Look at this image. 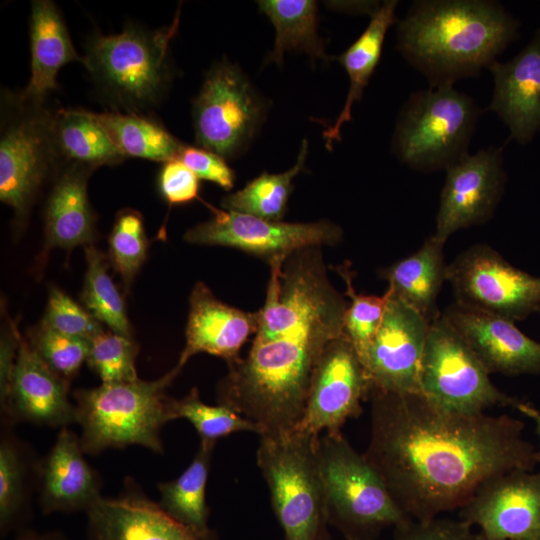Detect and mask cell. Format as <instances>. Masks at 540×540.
<instances>
[{"label":"cell","instance_id":"obj_36","mask_svg":"<svg viewBox=\"0 0 540 540\" xmlns=\"http://www.w3.org/2000/svg\"><path fill=\"white\" fill-rule=\"evenodd\" d=\"M108 260L127 290L147 256V237L142 216L132 209L117 214L108 239Z\"/></svg>","mask_w":540,"mask_h":540},{"label":"cell","instance_id":"obj_5","mask_svg":"<svg viewBox=\"0 0 540 540\" xmlns=\"http://www.w3.org/2000/svg\"><path fill=\"white\" fill-rule=\"evenodd\" d=\"M148 30L130 25L114 35H93L83 64L108 101L126 112L140 113L156 105L171 80L168 55L180 18Z\"/></svg>","mask_w":540,"mask_h":540},{"label":"cell","instance_id":"obj_10","mask_svg":"<svg viewBox=\"0 0 540 540\" xmlns=\"http://www.w3.org/2000/svg\"><path fill=\"white\" fill-rule=\"evenodd\" d=\"M489 375L441 314L430 322L419 368L421 394L464 413H482L494 406L518 409L522 401L499 390Z\"/></svg>","mask_w":540,"mask_h":540},{"label":"cell","instance_id":"obj_45","mask_svg":"<svg viewBox=\"0 0 540 540\" xmlns=\"http://www.w3.org/2000/svg\"><path fill=\"white\" fill-rule=\"evenodd\" d=\"M15 540H68L59 532H38L31 529H20Z\"/></svg>","mask_w":540,"mask_h":540},{"label":"cell","instance_id":"obj_39","mask_svg":"<svg viewBox=\"0 0 540 540\" xmlns=\"http://www.w3.org/2000/svg\"><path fill=\"white\" fill-rule=\"evenodd\" d=\"M28 343L60 377L70 382L86 362L90 341L68 336L41 323L29 333Z\"/></svg>","mask_w":540,"mask_h":540},{"label":"cell","instance_id":"obj_25","mask_svg":"<svg viewBox=\"0 0 540 540\" xmlns=\"http://www.w3.org/2000/svg\"><path fill=\"white\" fill-rule=\"evenodd\" d=\"M31 77L19 97L27 102L44 103L57 87L56 76L66 64L84 62L73 46L65 22L49 0H36L30 15Z\"/></svg>","mask_w":540,"mask_h":540},{"label":"cell","instance_id":"obj_4","mask_svg":"<svg viewBox=\"0 0 540 540\" xmlns=\"http://www.w3.org/2000/svg\"><path fill=\"white\" fill-rule=\"evenodd\" d=\"M175 365L152 381L102 383L74 392L76 423L86 454L97 455L109 448L140 445L155 453L164 452L162 427L174 420L167 388L180 373Z\"/></svg>","mask_w":540,"mask_h":540},{"label":"cell","instance_id":"obj_6","mask_svg":"<svg viewBox=\"0 0 540 540\" xmlns=\"http://www.w3.org/2000/svg\"><path fill=\"white\" fill-rule=\"evenodd\" d=\"M481 114L475 101L454 85L413 92L398 114L391 150L415 171H446L469 154Z\"/></svg>","mask_w":540,"mask_h":540},{"label":"cell","instance_id":"obj_12","mask_svg":"<svg viewBox=\"0 0 540 540\" xmlns=\"http://www.w3.org/2000/svg\"><path fill=\"white\" fill-rule=\"evenodd\" d=\"M456 301L516 322L540 313V276L526 273L487 244H475L447 265Z\"/></svg>","mask_w":540,"mask_h":540},{"label":"cell","instance_id":"obj_13","mask_svg":"<svg viewBox=\"0 0 540 540\" xmlns=\"http://www.w3.org/2000/svg\"><path fill=\"white\" fill-rule=\"evenodd\" d=\"M208 207L211 218L188 229L183 236L186 242L231 247L269 262L300 249L336 245L343 237L341 227L328 220L288 223Z\"/></svg>","mask_w":540,"mask_h":540},{"label":"cell","instance_id":"obj_47","mask_svg":"<svg viewBox=\"0 0 540 540\" xmlns=\"http://www.w3.org/2000/svg\"><path fill=\"white\" fill-rule=\"evenodd\" d=\"M342 540H354V539H347V538H343Z\"/></svg>","mask_w":540,"mask_h":540},{"label":"cell","instance_id":"obj_21","mask_svg":"<svg viewBox=\"0 0 540 540\" xmlns=\"http://www.w3.org/2000/svg\"><path fill=\"white\" fill-rule=\"evenodd\" d=\"M488 69L494 82L489 110L508 127V141L530 143L540 132V28L512 59Z\"/></svg>","mask_w":540,"mask_h":540},{"label":"cell","instance_id":"obj_7","mask_svg":"<svg viewBox=\"0 0 540 540\" xmlns=\"http://www.w3.org/2000/svg\"><path fill=\"white\" fill-rule=\"evenodd\" d=\"M316 456L329 522L343 538L374 540L385 528L411 519L398 506L377 470L342 433L320 435Z\"/></svg>","mask_w":540,"mask_h":540},{"label":"cell","instance_id":"obj_27","mask_svg":"<svg viewBox=\"0 0 540 540\" xmlns=\"http://www.w3.org/2000/svg\"><path fill=\"white\" fill-rule=\"evenodd\" d=\"M51 137L60 164H77L95 170L125 158L95 113L59 109L52 113Z\"/></svg>","mask_w":540,"mask_h":540},{"label":"cell","instance_id":"obj_1","mask_svg":"<svg viewBox=\"0 0 540 540\" xmlns=\"http://www.w3.org/2000/svg\"><path fill=\"white\" fill-rule=\"evenodd\" d=\"M369 399L364 456L411 519L461 509L492 478L539 463L523 422L509 415L453 411L419 392L372 388Z\"/></svg>","mask_w":540,"mask_h":540},{"label":"cell","instance_id":"obj_17","mask_svg":"<svg viewBox=\"0 0 540 540\" xmlns=\"http://www.w3.org/2000/svg\"><path fill=\"white\" fill-rule=\"evenodd\" d=\"M460 519L486 540H540V471L492 478L460 509Z\"/></svg>","mask_w":540,"mask_h":540},{"label":"cell","instance_id":"obj_24","mask_svg":"<svg viewBox=\"0 0 540 540\" xmlns=\"http://www.w3.org/2000/svg\"><path fill=\"white\" fill-rule=\"evenodd\" d=\"M93 171L77 164H60L46 203L44 254L54 248L70 251L93 244L96 219L87 193Z\"/></svg>","mask_w":540,"mask_h":540},{"label":"cell","instance_id":"obj_31","mask_svg":"<svg viewBox=\"0 0 540 540\" xmlns=\"http://www.w3.org/2000/svg\"><path fill=\"white\" fill-rule=\"evenodd\" d=\"M124 157L158 162L176 158L181 144L159 122L140 113H95Z\"/></svg>","mask_w":540,"mask_h":540},{"label":"cell","instance_id":"obj_26","mask_svg":"<svg viewBox=\"0 0 540 540\" xmlns=\"http://www.w3.org/2000/svg\"><path fill=\"white\" fill-rule=\"evenodd\" d=\"M444 244L431 235L416 252L381 272V277L388 282L387 291L430 322L441 314L436 301L446 281Z\"/></svg>","mask_w":540,"mask_h":540},{"label":"cell","instance_id":"obj_37","mask_svg":"<svg viewBox=\"0 0 540 540\" xmlns=\"http://www.w3.org/2000/svg\"><path fill=\"white\" fill-rule=\"evenodd\" d=\"M138 351L132 337L104 331L90 342L86 362L102 383L131 382L139 379L135 367Z\"/></svg>","mask_w":540,"mask_h":540},{"label":"cell","instance_id":"obj_3","mask_svg":"<svg viewBox=\"0 0 540 540\" xmlns=\"http://www.w3.org/2000/svg\"><path fill=\"white\" fill-rule=\"evenodd\" d=\"M520 21L494 0H417L397 26V49L429 82L477 77L520 37Z\"/></svg>","mask_w":540,"mask_h":540},{"label":"cell","instance_id":"obj_8","mask_svg":"<svg viewBox=\"0 0 540 540\" xmlns=\"http://www.w3.org/2000/svg\"><path fill=\"white\" fill-rule=\"evenodd\" d=\"M317 440L296 432L260 437L257 465L285 540H331Z\"/></svg>","mask_w":540,"mask_h":540},{"label":"cell","instance_id":"obj_20","mask_svg":"<svg viewBox=\"0 0 540 540\" xmlns=\"http://www.w3.org/2000/svg\"><path fill=\"white\" fill-rule=\"evenodd\" d=\"M69 381L56 374L18 332V352L6 399L1 403L12 422L50 427L76 423L75 405L68 397Z\"/></svg>","mask_w":540,"mask_h":540},{"label":"cell","instance_id":"obj_22","mask_svg":"<svg viewBox=\"0 0 540 540\" xmlns=\"http://www.w3.org/2000/svg\"><path fill=\"white\" fill-rule=\"evenodd\" d=\"M258 327V312H245L217 299L208 286L197 282L189 296L186 342L176 365L181 369L195 354L208 353L227 364Z\"/></svg>","mask_w":540,"mask_h":540},{"label":"cell","instance_id":"obj_43","mask_svg":"<svg viewBox=\"0 0 540 540\" xmlns=\"http://www.w3.org/2000/svg\"><path fill=\"white\" fill-rule=\"evenodd\" d=\"M199 178L180 160L171 159L163 163L159 177V190L171 205H180L199 197Z\"/></svg>","mask_w":540,"mask_h":540},{"label":"cell","instance_id":"obj_18","mask_svg":"<svg viewBox=\"0 0 540 540\" xmlns=\"http://www.w3.org/2000/svg\"><path fill=\"white\" fill-rule=\"evenodd\" d=\"M99 498L86 512V540H219L215 530L180 523L135 486Z\"/></svg>","mask_w":540,"mask_h":540},{"label":"cell","instance_id":"obj_38","mask_svg":"<svg viewBox=\"0 0 540 540\" xmlns=\"http://www.w3.org/2000/svg\"><path fill=\"white\" fill-rule=\"evenodd\" d=\"M336 271L344 279L345 294L350 298L345 314L344 332L360 356L381 325L388 296L386 292L382 296L356 293L349 263L337 266Z\"/></svg>","mask_w":540,"mask_h":540},{"label":"cell","instance_id":"obj_46","mask_svg":"<svg viewBox=\"0 0 540 540\" xmlns=\"http://www.w3.org/2000/svg\"><path fill=\"white\" fill-rule=\"evenodd\" d=\"M517 410L523 413L524 415L528 416L534 421L536 425V432L540 440V412L537 409H535L533 406L524 402H522L519 405ZM538 454H539V463H540V450L538 451Z\"/></svg>","mask_w":540,"mask_h":540},{"label":"cell","instance_id":"obj_44","mask_svg":"<svg viewBox=\"0 0 540 540\" xmlns=\"http://www.w3.org/2000/svg\"><path fill=\"white\" fill-rule=\"evenodd\" d=\"M18 332L16 324L9 321L1 334L0 344V400L6 399L18 352Z\"/></svg>","mask_w":540,"mask_h":540},{"label":"cell","instance_id":"obj_29","mask_svg":"<svg viewBox=\"0 0 540 540\" xmlns=\"http://www.w3.org/2000/svg\"><path fill=\"white\" fill-rule=\"evenodd\" d=\"M257 3L276 31L274 47L265 64L281 63L284 53L291 50L305 52L323 61L330 59L317 32L318 6L315 1L262 0Z\"/></svg>","mask_w":540,"mask_h":540},{"label":"cell","instance_id":"obj_23","mask_svg":"<svg viewBox=\"0 0 540 540\" xmlns=\"http://www.w3.org/2000/svg\"><path fill=\"white\" fill-rule=\"evenodd\" d=\"M80 437L61 428L46 457L38 464L43 513L87 510L99 499L100 480L84 458Z\"/></svg>","mask_w":540,"mask_h":540},{"label":"cell","instance_id":"obj_19","mask_svg":"<svg viewBox=\"0 0 540 540\" xmlns=\"http://www.w3.org/2000/svg\"><path fill=\"white\" fill-rule=\"evenodd\" d=\"M441 316L490 374L540 372V343L526 336L514 322L457 301L450 304Z\"/></svg>","mask_w":540,"mask_h":540},{"label":"cell","instance_id":"obj_11","mask_svg":"<svg viewBox=\"0 0 540 540\" xmlns=\"http://www.w3.org/2000/svg\"><path fill=\"white\" fill-rule=\"evenodd\" d=\"M265 105L235 64L217 62L206 74L193 103L196 143L223 158L243 152L258 132Z\"/></svg>","mask_w":540,"mask_h":540},{"label":"cell","instance_id":"obj_15","mask_svg":"<svg viewBox=\"0 0 540 540\" xmlns=\"http://www.w3.org/2000/svg\"><path fill=\"white\" fill-rule=\"evenodd\" d=\"M506 181L503 147L480 149L450 166L433 235L446 242L458 230L487 222L503 196Z\"/></svg>","mask_w":540,"mask_h":540},{"label":"cell","instance_id":"obj_34","mask_svg":"<svg viewBox=\"0 0 540 540\" xmlns=\"http://www.w3.org/2000/svg\"><path fill=\"white\" fill-rule=\"evenodd\" d=\"M28 456L12 437L0 444V534L20 528L28 510Z\"/></svg>","mask_w":540,"mask_h":540},{"label":"cell","instance_id":"obj_9","mask_svg":"<svg viewBox=\"0 0 540 540\" xmlns=\"http://www.w3.org/2000/svg\"><path fill=\"white\" fill-rule=\"evenodd\" d=\"M52 112L15 95L5 100L0 138V199L24 225L52 168L59 166L51 137Z\"/></svg>","mask_w":540,"mask_h":540},{"label":"cell","instance_id":"obj_42","mask_svg":"<svg viewBox=\"0 0 540 540\" xmlns=\"http://www.w3.org/2000/svg\"><path fill=\"white\" fill-rule=\"evenodd\" d=\"M176 158L199 179L213 182L225 190L234 186V171L220 155L201 147L182 145Z\"/></svg>","mask_w":540,"mask_h":540},{"label":"cell","instance_id":"obj_30","mask_svg":"<svg viewBox=\"0 0 540 540\" xmlns=\"http://www.w3.org/2000/svg\"><path fill=\"white\" fill-rule=\"evenodd\" d=\"M214 447L215 443L200 442L183 473L175 480L158 484L162 509L180 523L196 529L209 528L206 486Z\"/></svg>","mask_w":540,"mask_h":540},{"label":"cell","instance_id":"obj_2","mask_svg":"<svg viewBox=\"0 0 540 540\" xmlns=\"http://www.w3.org/2000/svg\"><path fill=\"white\" fill-rule=\"evenodd\" d=\"M269 265L252 345L245 358L227 364L217 385L218 404L255 423L260 437L296 428L323 351L345 333L348 307L328 277L321 247L274 257Z\"/></svg>","mask_w":540,"mask_h":540},{"label":"cell","instance_id":"obj_14","mask_svg":"<svg viewBox=\"0 0 540 540\" xmlns=\"http://www.w3.org/2000/svg\"><path fill=\"white\" fill-rule=\"evenodd\" d=\"M372 383L351 340L344 333L323 351L314 370L305 408L292 432L319 437L341 434L350 418L361 413Z\"/></svg>","mask_w":540,"mask_h":540},{"label":"cell","instance_id":"obj_32","mask_svg":"<svg viewBox=\"0 0 540 540\" xmlns=\"http://www.w3.org/2000/svg\"><path fill=\"white\" fill-rule=\"evenodd\" d=\"M307 153L308 142L304 139L293 167L282 173L260 174L242 189L225 196L221 202L222 208L266 220L282 221L294 187L293 179L303 170Z\"/></svg>","mask_w":540,"mask_h":540},{"label":"cell","instance_id":"obj_40","mask_svg":"<svg viewBox=\"0 0 540 540\" xmlns=\"http://www.w3.org/2000/svg\"><path fill=\"white\" fill-rule=\"evenodd\" d=\"M41 324L59 333L90 342L104 332L102 324L85 307L55 286L49 289Z\"/></svg>","mask_w":540,"mask_h":540},{"label":"cell","instance_id":"obj_16","mask_svg":"<svg viewBox=\"0 0 540 540\" xmlns=\"http://www.w3.org/2000/svg\"><path fill=\"white\" fill-rule=\"evenodd\" d=\"M386 294L381 325L360 355L361 361L372 388L392 393L419 392V368L430 321L388 291Z\"/></svg>","mask_w":540,"mask_h":540},{"label":"cell","instance_id":"obj_35","mask_svg":"<svg viewBox=\"0 0 540 540\" xmlns=\"http://www.w3.org/2000/svg\"><path fill=\"white\" fill-rule=\"evenodd\" d=\"M173 418L188 420L197 431L200 442L215 443L222 437L236 432H253L260 435L259 427L237 411L225 405L204 403L197 388H192L180 399H172Z\"/></svg>","mask_w":540,"mask_h":540},{"label":"cell","instance_id":"obj_41","mask_svg":"<svg viewBox=\"0 0 540 540\" xmlns=\"http://www.w3.org/2000/svg\"><path fill=\"white\" fill-rule=\"evenodd\" d=\"M394 529V540H486L462 519H408Z\"/></svg>","mask_w":540,"mask_h":540},{"label":"cell","instance_id":"obj_28","mask_svg":"<svg viewBox=\"0 0 540 540\" xmlns=\"http://www.w3.org/2000/svg\"><path fill=\"white\" fill-rule=\"evenodd\" d=\"M396 0L383 1L370 16V22L359 38L340 56L349 77V90L342 111L334 124L324 131L326 147L330 150L334 142L340 141L343 124L351 120L355 102L362 99L364 89L380 60L384 39L388 29L396 22Z\"/></svg>","mask_w":540,"mask_h":540},{"label":"cell","instance_id":"obj_33","mask_svg":"<svg viewBox=\"0 0 540 540\" xmlns=\"http://www.w3.org/2000/svg\"><path fill=\"white\" fill-rule=\"evenodd\" d=\"M84 248L87 267L81 292L82 304L110 331L132 337L124 299L108 274V257L94 244Z\"/></svg>","mask_w":540,"mask_h":540}]
</instances>
